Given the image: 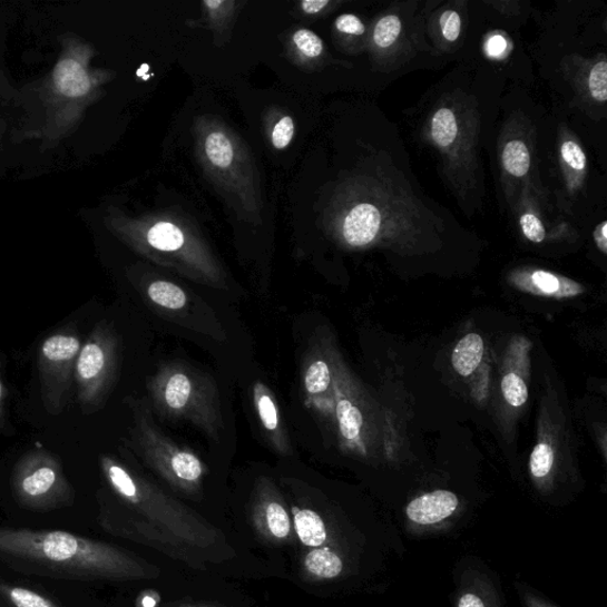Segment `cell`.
Here are the masks:
<instances>
[{
    "instance_id": "obj_23",
    "label": "cell",
    "mask_w": 607,
    "mask_h": 607,
    "mask_svg": "<svg viewBox=\"0 0 607 607\" xmlns=\"http://www.w3.org/2000/svg\"><path fill=\"white\" fill-rule=\"evenodd\" d=\"M503 165L513 177H523L530 169V155L528 147L521 140L509 141L503 150Z\"/></svg>"
},
{
    "instance_id": "obj_7",
    "label": "cell",
    "mask_w": 607,
    "mask_h": 607,
    "mask_svg": "<svg viewBox=\"0 0 607 607\" xmlns=\"http://www.w3.org/2000/svg\"><path fill=\"white\" fill-rule=\"evenodd\" d=\"M252 525L263 540L283 545L293 541L290 512L277 488L263 478L257 484L252 508Z\"/></svg>"
},
{
    "instance_id": "obj_2",
    "label": "cell",
    "mask_w": 607,
    "mask_h": 607,
    "mask_svg": "<svg viewBox=\"0 0 607 607\" xmlns=\"http://www.w3.org/2000/svg\"><path fill=\"white\" fill-rule=\"evenodd\" d=\"M195 137L197 157L215 187L238 215L261 223L260 176L246 144L227 125L207 117L197 118Z\"/></svg>"
},
{
    "instance_id": "obj_34",
    "label": "cell",
    "mask_w": 607,
    "mask_h": 607,
    "mask_svg": "<svg viewBox=\"0 0 607 607\" xmlns=\"http://www.w3.org/2000/svg\"><path fill=\"white\" fill-rule=\"evenodd\" d=\"M335 28L339 32L347 36H361L365 28L359 17L354 14H342L335 22Z\"/></svg>"
},
{
    "instance_id": "obj_35",
    "label": "cell",
    "mask_w": 607,
    "mask_h": 607,
    "mask_svg": "<svg viewBox=\"0 0 607 607\" xmlns=\"http://www.w3.org/2000/svg\"><path fill=\"white\" fill-rule=\"evenodd\" d=\"M333 4L330 0H304L298 7L305 16L315 17L326 11Z\"/></svg>"
},
{
    "instance_id": "obj_11",
    "label": "cell",
    "mask_w": 607,
    "mask_h": 607,
    "mask_svg": "<svg viewBox=\"0 0 607 607\" xmlns=\"http://www.w3.org/2000/svg\"><path fill=\"white\" fill-rule=\"evenodd\" d=\"M53 82L61 95L80 98L89 94L91 81L84 66L74 59L62 60L53 72Z\"/></svg>"
},
{
    "instance_id": "obj_39",
    "label": "cell",
    "mask_w": 607,
    "mask_h": 607,
    "mask_svg": "<svg viewBox=\"0 0 607 607\" xmlns=\"http://www.w3.org/2000/svg\"><path fill=\"white\" fill-rule=\"evenodd\" d=\"M177 607H218V606L204 605V604H184V605H179Z\"/></svg>"
},
{
    "instance_id": "obj_31",
    "label": "cell",
    "mask_w": 607,
    "mask_h": 607,
    "mask_svg": "<svg viewBox=\"0 0 607 607\" xmlns=\"http://www.w3.org/2000/svg\"><path fill=\"white\" fill-rule=\"evenodd\" d=\"M561 156L569 168L576 172H584L586 169V156L576 141H565L561 147Z\"/></svg>"
},
{
    "instance_id": "obj_9",
    "label": "cell",
    "mask_w": 607,
    "mask_h": 607,
    "mask_svg": "<svg viewBox=\"0 0 607 607\" xmlns=\"http://www.w3.org/2000/svg\"><path fill=\"white\" fill-rule=\"evenodd\" d=\"M253 398L257 417H260L273 448L282 454H288L291 452L290 441L282 427L277 402L263 382H256L254 385Z\"/></svg>"
},
{
    "instance_id": "obj_16",
    "label": "cell",
    "mask_w": 607,
    "mask_h": 607,
    "mask_svg": "<svg viewBox=\"0 0 607 607\" xmlns=\"http://www.w3.org/2000/svg\"><path fill=\"white\" fill-rule=\"evenodd\" d=\"M291 48L294 57L301 63L319 60L324 51V45L319 35L309 29H298L291 36Z\"/></svg>"
},
{
    "instance_id": "obj_37",
    "label": "cell",
    "mask_w": 607,
    "mask_h": 607,
    "mask_svg": "<svg viewBox=\"0 0 607 607\" xmlns=\"http://www.w3.org/2000/svg\"><path fill=\"white\" fill-rule=\"evenodd\" d=\"M595 242H596L598 248L604 254H606L607 253V223H606V221H603V223L595 231Z\"/></svg>"
},
{
    "instance_id": "obj_36",
    "label": "cell",
    "mask_w": 607,
    "mask_h": 607,
    "mask_svg": "<svg viewBox=\"0 0 607 607\" xmlns=\"http://www.w3.org/2000/svg\"><path fill=\"white\" fill-rule=\"evenodd\" d=\"M507 42L501 36H495L487 45L488 52L491 57H500L506 51Z\"/></svg>"
},
{
    "instance_id": "obj_32",
    "label": "cell",
    "mask_w": 607,
    "mask_h": 607,
    "mask_svg": "<svg viewBox=\"0 0 607 607\" xmlns=\"http://www.w3.org/2000/svg\"><path fill=\"white\" fill-rule=\"evenodd\" d=\"M522 232L529 242L540 244L545 241L546 229L538 216L523 214L520 219Z\"/></svg>"
},
{
    "instance_id": "obj_29",
    "label": "cell",
    "mask_w": 607,
    "mask_h": 607,
    "mask_svg": "<svg viewBox=\"0 0 607 607\" xmlns=\"http://www.w3.org/2000/svg\"><path fill=\"white\" fill-rule=\"evenodd\" d=\"M555 463V452L548 444H538L530 456V472L537 478L546 477Z\"/></svg>"
},
{
    "instance_id": "obj_24",
    "label": "cell",
    "mask_w": 607,
    "mask_h": 607,
    "mask_svg": "<svg viewBox=\"0 0 607 607\" xmlns=\"http://www.w3.org/2000/svg\"><path fill=\"white\" fill-rule=\"evenodd\" d=\"M106 355L102 347L96 343L87 344L80 354L78 373L84 380H94L104 371Z\"/></svg>"
},
{
    "instance_id": "obj_3",
    "label": "cell",
    "mask_w": 607,
    "mask_h": 607,
    "mask_svg": "<svg viewBox=\"0 0 607 607\" xmlns=\"http://www.w3.org/2000/svg\"><path fill=\"white\" fill-rule=\"evenodd\" d=\"M127 232L137 248L153 262L200 284L225 285L223 266L188 219L173 213H155L131 221Z\"/></svg>"
},
{
    "instance_id": "obj_5",
    "label": "cell",
    "mask_w": 607,
    "mask_h": 607,
    "mask_svg": "<svg viewBox=\"0 0 607 607\" xmlns=\"http://www.w3.org/2000/svg\"><path fill=\"white\" fill-rule=\"evenodd\" d=\"M150 390L160 414L190 421L209 437H218L223 414L213 380L186 365L172 364L160 368Z\"/></svg>"
},
{
    "instance_id": "obj_41",
    "label": "cell",
    "mask_w": 607,
    "mask_h": 607,
    "mask_svg": "<svg viewBox=\"0 0 607 607\" xmlns=\"http://www.w3.org/2000/svg\"><path fill=\"white\" fill-rule=\"evenodd\" d=\"M0 398H2V383H0Z\"/></svg>"
},
{
    "instance_id": "obj_6",
    "label": "cell",
    "mask_w": 607,
    "mask_h": 607,
    "mask_svg": "<svg viewBox=\"0 0 607 607\" xmlns=\"http://www.w3.org/2000/svg\"><path fill=\"white\" fill-rule=\"evenodd\" d=\"M137 434L145 463L165 482L190 496L202 490L207 469L194 452L165 435L149 415L139 419Z\"/></svg>"
},
{
    "instance_id": "obj_20",
    "label": "cell",
    "mask_w": 607,
    "mask_h": 607,
    "mask_svg": "<svg viewBox=\"0 0 607 607\" xmlns=\"http://www.w3.org/2000/svg\"><path fill=\"white\" fill-rule=\"evenodd\" d=\"M432 138L440 147L450 146L457 137L458 124L453 110L439 108L432 118Z\"/></svg>"
},
{
    "instance_id": "obj_25",
    "label": "cell",
    "mask_w": 607,
    "mask_h": 607,
    "mask_svg": "<svg viewBox=\"0 0 607 607\" xmlns=\"http://www.w3.org/2000/svg\"><path fill=\"white\" fill-rule=\"evenodd\" d=\"M80 343L69 336H53L47 340L42 346L43 355L53 362L67 361L79 352Z\"/></svg>"
},
{
    "instance_id": "obj_8",
    "label": "cell",
    "mask_w": 607,
    "mask_h": 607,
    "mask_svg": "<svg viewBox=\"0 0 607 607\" xmlns=\"http://www.w3.org/2000/svg\"><path fill=\"white\" fill-rule=\"evenodd\" d=\"M457 496L447 490H437L413 500L407 513L409 519L420 526L435 525L453 515L458 508Z\"/></svg>"
},
{
    "instance_id": "obj_1",
    "label": "cell",
    "mask_w": 607,
    "mask_h": 607,
    "mask_svg": "<svg viewBox=\"0 0 607 607\" xmlns=\"http://www.w3.org/2000/svg\"><path fill=\"white\" fill-rule=\"evenodd\" d=\"M0 558L77 580H143L156 569L121 548L63 530L0 528Z\"/></svg>"
},
{
    "instance_id": "obj_4",
    "label": "cell",
    "mask_w": 607,
    "mask_h": 607,
    "mask_svg": "<svg viewBox=\"0 0 607 607\" xmlns=\"http://www.w3.org/2000/svg\"><path fill=\"white\" fill-rule=\"evenodd\" d=\"M106 474L120 498L177 544L205 550L218 540V530L144 478L108 462Z\"/></svg>"
},
{
    "instance_id": "obj_30",
    "label": "cell",
    "mask_w": 607,
    "mask_h": 607,
    "mask_svg": "<svg viewBox=\"0 0 607 607\" xmlns=\"http://www.w3.org/2000/svg\"><path fill=\"white\" fill-rule=\"evenodd\" d=\"M588 88L591 96L599 102L605 104L607 100V62L597 63L588 77Z\"/></svg>"
},
{
    "instance_id": "obj_33",
    "label": "cell",
    "mask_w": 607,
    "mask_h": 607,
    "mask_svg": "<svg viewBox=\"0 0 607 607\" xmlns=\"http://www.w3.org/2000/svg\"><path fill=\"white\" fill-rule=\"evenodd\" d=\"M441 31L446 39L450 42H454L459 35H461L462 20L456 11H447L440 18Z\"/></svg>"
},
{
    "instance_id": "obj_12",
    "label": "cell",
    "mask_w": 607,
    "mask_h": 607,
    "mask_svg": "<svg viewBox=\"0 0 607 607\" xmlns=\"http://www.w3.org/2000/svg\"><path fill=\"white\" fill-rule=\"evenodd\" d=\"M293 529L300 541L312 549L327 546L329 535L321 515L311 509L292 508Z\"/></svg>"
},
{
    "instance_id": "obj_15",
    "label": "cell",
    "mask_w": 607,
    "mask_h": 607,
    "mask_svg": "<svg viewBox=\"0 0 607 607\" xmlns=\"http://www.w3.org/2000/svg\"><path fill=\"white\" fill-rule=\"evenodd\" d=\"M530 282L539 293L555 298L574 297L584 292L581 285L546 271L532 272Z\"/></svg>"
},
{
    "instance_id": "obj_27",
    "label": "cell",
    "mask_w": 607,
    "mask_h": 607,
    "mask_svg": "<svg viewBox=\"0 0 607 607\" xmlns=\"http://www.w3.org/2000/svg\"><path fill=\"white\" fill-rule=\"evenodd\" d=\"M293 136L294 121L290 116H280L270 128V139L275 150H285L292 143Z\"/></svg>"
},
{
    "instance_id": "obj_19",
    "label": "cell",
    "mask_w": 607,
    "mask_h": 607,
    "mask_svg": "<svg viewBox=\"0 0 607 607\" xmlns=\"http://www.w3.org/2000/svg\"><path fill=\"white\" fill-rule=\"evenodd\" d=\"M340 432L347 441H354L359 438L363 415L355 404L347 399H340L336 408Z\"/></svg>"
},
{
    "instance_id": "obj_38",
    "label": "cell",
    "mask_w": 607,
    "mask_h": 607,
    "mask_svg": "<svg viewBox=\"0 0 607 607\" xmlns=\"http://www.w3.org/2000/svg\"><path fill=\"white\" fill-rule=\"evenodd\" d=\"M457 607H487L481 597L474 594H466L459 599Z\"/></svg>"
},
{
    "instance_id": "obj_18",
    "label": "cell",
    "mask_w": 607,
    "mask_h": 607,
    "mask_svg": "<svg viewBox=\"0 0 607 607\" xmlns=\"http://www.w3.org/2000/svg\"><path fill=\"white\" fill-rule=\"evenodd\" d=\"M237 6L236 2H216V0H207V2L202 3L209 27L219 37H225L226 31L229 30Z\"/></svg>"
},
{
    "instance_id": "obj_22",
    "label": "cell",
    "mask_w": 607,
    "mask_h": 607,
    "mask_svg": "<svg viewBox=\"0 0 607 607\" xmlns=\"http://www.w3.org/2000/svg\"><path fill=\"white\" fill-rule=\"evenodd\" d=\"M0 594L13 607H60L51 599L22 586L2 584L0 585Z\"/></svg>"
},
{
    "instance_id": "obj_26",
    "label": "cell",
    "mask_w": 607,
    "mask_h": 607,
    "mask_svg": "<svg viewBox=\"0 0 607 607\" xmlns=\"http://www.w3.org/2000/svg\"><path fill=\"white\" fill-rule=\"evenodd\" d=\"M401 32V22L399 17L392 14L383 17L375 27L374 42L380 48L393 46Z\"/></svg>"
},
{
    "instance_id": "obj_21",
    "label": "cell",
    "mask_w": 607,
    "mask_h": 607,
    "mask_svg": "<svg viewBox=\"0 0 607 607\" xmlns=\"http://www.w3.org/2000/svg\"><path fill=\"white\" fill-rule=\"evenodd\" d=\"M333 378H331V371L329 364L321 359L312 361L304 374V389L309 396L314 398L324 394Z\"/></svg>"
},
{
    "instance_id": "obj_40",
    "label": "cell",
    "mask_w": 607,
    "mask_h": 607,
    "mask_svg": "<svg viewBox=\"0 0 607 607\" xmlns=\"http://www.w3.org/2000/svg\"><path fill=\"white\" fill-rule=\"evenodd\" d=\"M531 607H546L542 604H530Z\"/></svg>"
},
{
    "instance_id": "obj_17",
    "label": "cell",
    "mask_w": 607,
    "mask_h": 607,
    "mask_svg": "<svg viewBox=\"0 0 607 607\" xmlns=\"http://www.w3.org/2000/svg\"><path fill=\"white\" fill-rule=\"evenodd\" d=\"M147 294L155 304L169 310H180L188 303L187 293L167 281L154 282L147 287Z\"/></svg>"
},
{
    "instance_id": "obj_14",
    "label": "cell",
    "mask_w": 607,
    "mask_h": 607,
    "mask_svg": "<svg viewBox=\"0 0 607 607\" xmlns=\"http://www.w3.org/2000/svg\"><path fill=\"white\" fill-rule=\"evenodd\" d=\"M484 355V342L480 335L469 334L458 342L452 354L454 371L462 376L471 375Z\"/></svg>"
},
{
    "instance_id": "obj_28",
    "label": "cell",
    "mask_w": 607,
    "mask_h": 607,
    "mask_svg": "<svg viewBox=\"0 0 607 607\" xmlns=\"http://www.w3.org/2000/svg\"><path fill=\"white\" fill-rule=\"evenodd\" d=\"M502 391L506 400L513 408H521L528 400L525 381L517 374H508L502 380Z\"/></svg>"
},
{
    "instance_id": "obj_10",
    "label": "cell",
    "mask_w": 607,
    "mask_h": 607,
    "mask_svg": "<svg viewBox=\"0 0 607 607\" xmlns=\"http://www.w3.org/2000/svg\"><path fill=\"white\" fill-rule=\"evenodd\" d=\"M303 568L305 576L312 580H331L342 575L344 564L335 549L324 546L307 551Z\"/></svg>"
},
{
    "instance_id": "obj_13",
    "label": "cell",
    "mask_w": 607,
    "mask_h": 607,
    "mask_svg": "<svg viewBox=\"0 0 607 607\" xmlns=\"http://www.w3.org/2000/svg\"><path fill=\"white\" fill-rule=\"evenodd\" d=\"M58 487V473L53 469L43 467L36 469L22 478L20 491L30 503L49 501V496Z\"/></svg>"
}]
</instances>
